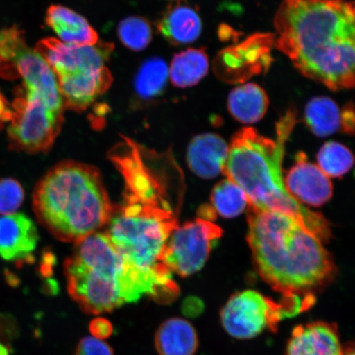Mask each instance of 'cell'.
<instances>
[{"instance_id": "cell-24", "label": "cell", "mask_w": 355, "mask_h": 355, "mask_svg": "<svg viewBox=\"0 0 355 355\" xmlns=\"http://www.w3.org/2000/svg\"><path fill=\"white\" fill-rule=\"evenodd\" d=\"M168 77V66L161 58L146 60L140 66L135 79L137 96L143 101L157 98L165 90Z\"/></svg>"}, {"instance_id": "cell-18", "label": "cell", "mask_w": 355, "mask_h": 355, "mask_svg": "<svg viewBox=\"0 0 355 355\" xmlns=\"http://www.w3.org/2000/svg\"><path fill=\"white\" fill-rule=\"evenodd\" d=\"M159 33L175 46L193 43L202 33L201 17L187 0H174L157 24Z\"/></svg>"}, {"instance_id": "cell-17", "label": "cell", "mask_w": 355, "mask_h": 355, "mask_svg": "<svg viewBox=\"0 0 355 355\" xmlns=\"http://www.w3.org/2000/svg\"><path fill=\"white\" fill-rule=\"evenodd\" d=\"M229 153V145L218 135L202 133L189 145L187 162L191 171L202 179H213L222 174Z\"/></svg>"}, {"instance_id": "cell-31", "label": "cell", "mask_w": 355, "mask_h": 355, "mask_svg": "<svg viewBox=\"0 0 355 355\" xmlns=\"http://www.w3.org/2000/svg\"><path fill=\"white\" fill-rule=\"evenodd\" d=\"M340 128L347 135H353L354 132V110L352 102L345 105L341 110Z\"/></svg>"}, {"instance_id": "cell-21", "label": "cell", "mask_w": 355, "mask_h": 355, "mask_svg": "<svg viewBox=\"0 0 355 355\" xmlns=\"http://www.w3.org/2000/svg\"><path fill=\"white\" fill-rule=\"evenodd\" d=\"M268 94L256 83H246L235 87L228 97L230 114L242 123L260 121L268 112Z\"/></svg>"}, {"instance_id": "cell-30", "label": "cell", "mask_w": 355, "mask_h": 355, "mask_svg": "<svg viewBox=\"0 0 355 355\" xmlns=\"http://www.w3.org/2000/svg\"><path fill=\"white\" fill-rule=\"evenodd\" d=\"M92 337L98 340H105L109 338L113 333V325L108 319L105 318H96L89 325Z\"/></svg>"}, {"instance_id": "cell-10", "label": "cell", "mask_w": 355, "mask_h": 355, "mask_svg": "<svg viewBox=\"0 0 355 355\" xmlns=\"http://www.w3.org/2000/svg\"><path fill=\"white\" fill-rule=\"evenodd\" d=\"M275 35L257 33L237 46L225 49L216 56L213 69L216 76L229 83H241L268 72L273 61Z\"/></svg>"}, {"instance_id": "cell-25", "label": "cell", "mask_w": 355, "mask_h": 355, "mask_svg": "<svg viewBox=\"0 0 355 355\" xmlns=\"http://www.w3.org/2000/svg\"><path fill=\"white\" fill-rule=\"evenodd\" d=\"M211 202L216 211L225 218L241 215L248 205L242 189L228 179L220 181L213 189Z\"/></svg>"}, {"instance_id": "cell-7", "label": "cell", "mask_w": 355, "mask_h": 355, "mask_svg": "<svg viewBox=\"0 0 355 355\" xmlns=\"http://www.w3.org/2000/svg\"><path fill=\"white\" fill-rule=\"evenodd\" d=\"M314 296L282 297L276 302L254 291L230 297L220 313L225 330L234 338L251 339L265 330L277 332L279 322L312 307Z\"/></svg>"}, {"instance_id": "cell-8", "label": "cell", "mask_w": 355, "mask_h": 355, "mask_svg": "<svg viewBox=\"0 0 355 355\" xmlns=\"http://www.w3.org/2000/svg\"><path fill=\"white\" fill-rule=\"evenodd\" d=\"M17 95L8 128L10 148L32 154L48 152L63 126V113L53 110L41 97L24 88H19Z\"/></svg>"}, {"instance_id": "cell-11", "label": "cell", "mask_w": 355, "mask_h": 355, "mask_svg": "<svg viewBox=\"0 0 355 355\" xmlns=\"http://www.w3.org/2000/svg\"><path fill=\"white\" fill-rule=\"evenodd\" d=\"M113 50L114 44L107 42L73 46L53 38L42 40L35 49L50 65L56 78L105 68Z\"/></svg>"}, {"instance_id": "cell-2", "label": "cell", "mask_w": 355, "mask_h": 355, "mask_svg": "<svg viewBox=\"0 0 355 355\" xmlns=\"http://www.w3.org/2000/svg\"><path fill=\"white\" fill-rule=\"evenodd\" d=\"M64 263L67 288L84 313H111L146 295L159 304L179 295L173 277L145 272L119 252L107 234L96 232L75 243Z\"/></svg>"}, {"instance_id": "cell-36", "label": "cell", "mask_w": 355, "mask_h": 355, "mask_svg": "<svg viewBox=\"0 0 355 355\" xmlns=\"http://www.w3.org/2000/svg\"><path fill=\"white\" fill-rule=\"evenodd\" d=\"M168 1H171V2H172V1H174V0H168Z\"/></svg>"}, {"instance_id": "cell-28", "label": "cell", "mask_w": 355, "mask_h": 355, "mask_svg": "<svg viewBox=\"0 0 355 355\" xmlns=\"http://www.w3.org/2000/svg\"><path fill=\"white\" fill-rule=\"evenodd\" d=\"M24 198V189L19 181L12 178L0 180V214H13L19 209Z\"/></svg>"}, {"instance_id": "cell-22", "label": "cell", "mask_w": 355, "mask_h": 355, "mask_svg": "<svg viewBox=\"0 0 355 355\" xmlns=\"http://www.w3.org/2000/svg\"><path fill=\"white\" fill-rule=\"evenodd\" d=\"M208 71L209 60L205 49H188L173 58L170 77L173 85L187 88L197 85Z\"/></svg>"}, {"instance_id": "cell-35", "label": "cell", "mask_w": 355, "mask_h": 355, "mask_svg": "<svg viewBox=\"0 0 355 355\" xmlns=\"http://www.w3.org/2000/svg\"><path fill=\"white\" fill-rule=\"evenodd\" d=\"M0 355H10L8 348L3 344H0Z\"/></svg>"}, {"instance_id": "cell-6", "label": "cell", "mask_w": 355, "mask_h": 355, "mask_svg": "<svg viewBox=\"0 0 355 355\" xmlns=\"http://www.w3.org/2000/svg\"><path fill=\"white\" fill-rule=\"evenodd\" d=\"M33 208L55 238L73 243L108 225L114 210L99 171L73 161L58 164L39 181Z\"/></svg>"}, {"instance_id": "cell-15", "label": "cell", "mask_w": 355, "mask_h": 355, "mask_svg": "<svg viewBox=\"0 0 355 355\" xmlns=\"http://www.w3.org/2000/svg\"><path fill=\"white\" fill-rule=\"evenodd\" d=\"M64 107L82 112L108 90L113 78L109 69H100L57 78Z\"/></svg>"}, {"instance_id": "cell-32", "label": "cell", "mask_w": 355, "mask_h": 355, "mask_svg": "<svg viewBox=\"0 0 355 355\" xmlns=\"http://www.w3.org/2000/svg\"><path fill=\"white\" fill-rule=\"evenodd\" d=\"M12 114V108L0 91V125H3L4 123L10 122Z\"/></svg>"}, {"instance_id": "cell-4", "label": "cell", "mask_w": 355, "mask_h": 355, "mask_svg": "<svg viewBox=\"0 0 355 355\" xmlns=\"http://www.w3.org/2000/svg\"><path fill=\"white\" fill-rule=\"evenodd\" d=\"M297 123V111L290 107L277 123L276 139L246 127L235 133L229 146L222 174L246 194L250 207L291 217L322 243L331 237L328 221L288 193L282 163L286 141Z\"/></svg>"}, {"instance_id": "cell-5", "label": "cell", "mask_w": 355, "mask_h": 355, "mask_svg": "<svg viewBox=\"0 0 355 355\" xmlns=\"http://www.w3.org/2000/svg\"><path fill=\"white\" fill-rule=\"evenodd\" d=\"M109 157L124 181L122 204L112 212L115 220L149 230L180 225L184 182L171 150L155 152L123 137Z\"/></svg>"}, {"instance_id": "cell-27", "label": "cell", "mask_w": 355, "mask_h": 355, "mask_svg": "<svg viewBox=\"0 0 355 355\" xmlns=\"http://www.w3.org/2000/svg\"><path fill=\"white\" fill-rule=\"evenodd\" d=\"M118 35L124 46L137 52L145 50L152 42L153 30L144 17L131 16L119 22Z\"/></svg>"}, {"instance_id": "cell-3", "label": "cell", "mask_w": 355, "mask_h": 355, "mask_svg": "<svg viewBox=\"0 0 355 355\" xmlns=\"http://www.w3.org/2000/svg\"><path fill=\"white\" fill-rule=\"evenodd\" d=\"M248 208V241L257 272L282 297L314 296L334 278V261L320 239L290 216Z\"/></svg>"}, {"instance_id": "cell-1", "label": "cell", "mask_w": 355, "mask_h": 355, "mask_svg": "<svg viewBox=\"0 0 355 355\" xmlns=\"http://www.w3.org/2000/svg\"><path fill=\"white\" fill-rule=\"evenodd\" d=\"M274 26V46L302 75L331 91L354 87V2L283 0Z\"/></svg>"}, {"instance_id": "cell-19", "label": "cell", "mask_w": 355, "mask_h": 355, "mask_svg": "<svg viewBox=\"0 0 355 355\" xmlns=\"http://www.w3.org/2000/svg\"><path fill=\"white\" fill-rule=\"evenodd\" d=\"M46 21L65 44L93 46L99 42L98 35L85 17L69 8L51 6L46 12Z\"/></svg>"}, {"instance_id": "cell-23", "label": "cell", "mask_w": 355, "mask_h": 355, "mask_svg": "<svg viewBox=\"0 0 355 355\" xmlns=\"http://www.w3.org/2000/svg\"><path fill=\"white\" fill-rule=\"evenodd\" d=\"M304 121L314 135L330 136L340 128L338 105L329 97H314L305 106Z\"/></svg>"}, {"instance_id": "cell-20", "label": "cell", "mask_w": 355, "mask_h": 355, "mask_svg": "<svg viewBox=\"0 0 355 355\" xmlns=\"http://www.w3.org/2000/svg\"><path fill=\"white\" fill-rule=\"evenodd\" d=\"M155 346L159 355H194L198 347L197 332L187 320L170 318L155 332Z\"/></svg>"}, {"instance_id": "cell-33", "label": "cell", "mask_w": 355, "mask_h": 355, "mask_svg": "<svg viewBox=\"0 0 355 355\" xmlns=\"http://www.w3.org/2000/svg\"><path fill=\"white\" fill-rule=\"evenodd\" d=\"M8 37V29L0 31V56H3Z\"/></svg>"}, {"instance_id": "cell-9", "label": "cell", "mask_w": 355, "mask_h": 355, "mask_svg": "<svg viewBox=\"0 0 355 355\" xmlns=\"http://www.w3.org/2000/svg\"><path fill=\"white\" fill-rule=\"evenodd\" d=\"M221 235L218 225L202 218L179 225L166 244L163 263L172 273L182 277L191 276L205 265Z\"/></svg>"}, {"instance_id": "cell-14", "label": "cell", "mask_w": 355, "mask_h": 355, "mask_svg": "<svg viewBox=\"0 0 355 355\" xmlns=\"http://www.w3.org/2000/svg\"><path fill=\"white\" fill-rule=\"evenodd\" d=\"M39 235L34 222L22 213L0 217V257L17 263L33 259Z\"/></svg>"}, {"instance_id": "cell-26", "label": "cell", "mask_w": 355, "mask_h": 355, "mask_svg": "<svg viewBox=\"0 0 355 355\" xmlns=\"http://www.w3.org/2000/svg\"><path fill=\"white\" fill-rule=\"evenodd\" d=\"M318 166L329 178H339L354 165V155L348 148L337 141H328L319 150Z\"/></svg>"}, {"instance_id": "cell-12", "label": "cell", "mask_w": 355, "mask_h": 355, "mask_svg": "<svg viewBox=\"0 0 355 355\" xmlns=\"http://www.w3.org/2000/svg\"><path fill=\"white\" fill-rule=\"evenodd\" d=\"M17 76L24 79L25 90L35 93L56 112L64 113L59 83L50 65L35 50L25 47L13 61Z\"/></svg>"}, {"instance_id": "cell-13", "label": "cell", "mask_w": 355, "mask_h": 355, "mask_svg": "<svg viewBox=\"0 0 355 355\" xmlns=\"http://www.w3.org/2000/svg\"><path fill=\"white\" fill-rule=\"evenodd\" d=\"M286 189L297 201L306 205L320 207L332 197L330 178L313 163L307 161L304 153L296 155V163L287 173Z\"/></svg>"}, {"instance_id": "cell-29", "label": "cell", "mask_w": 355, "mask_h": 355, "mask_svg": "<svg viewBox=\"0 0 355 355\" xmlns=\"http://www.w3.org/2000/svg\"><path fill=\"white\" fill-rule=\"evenodd\" d=\"M75 355H114L107 343L92 336L83 337L79 341Z\"/></svg>"}, {"instance_id": "cell-34", "label": "cell", "mask_w": 355, "mask_h": 355, "mask_svg": "<svg viewBox=\"0 0 355 355\" xmlns=\"http://www.w3.org/2000/svg\"><path fill=\"white\" fill-rule=\"evenodd\" d=\"M345 355H354V345H347L344 349Z\"/></svg>"}, {"instance_id": "cell-16", "label": "cell", "mask_w": 355, "mask_h": 355, "mask_svg": "<svg viewBox=\"0 0 355 355\" xmlns=\"http://www.w3.org/2000/svg\"><path fill=\"white\" fill-rule=\"evenodd\" d=\"M286 355H345L336 324L317 322L295 327Z\"/></svg>"}]
</instances>
